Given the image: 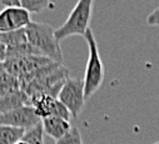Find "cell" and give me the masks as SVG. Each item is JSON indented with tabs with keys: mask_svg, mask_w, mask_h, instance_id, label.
Segmentation results:
<instances>
[{
	"mask_svg": "<svg viewBox=\"0 0 159 144\" xmlns=\"http://www.w3.org/2000/svg\"><path fill=\"white\" fill-rule=\"evenodd\" d=\"M84 39L88 44L89 49V58L87 61L85 74H84V94L85 99L92 98L102 87L104 80V66L103 61L100 59L98 43L95 40V37L89 28L84 35Z\"/></svg>",
	"mask_w": 159,
	"mask_h": 144,
	"instance_id": "2",
	"label": "cell"
},
{
	"mask_svg": "<svg viewBox=\"0 0 159 144\" xmlns=\"http://www.w3.org/2000/svg\"><path fill=\"white\" fill-rule=\"evenodd\" d=\"M24 133V129L0 124V144H16L21 140Z\"/></svg>",
	"mask_w": 159,
	"mask_h": 144,
	"instance_id": "12",
	"label": "cell"
},
{
	"mask_svg": "<svg viewBox=\"0 0 159 144\" xmlns=\"http://www.w3.org/2000/svg\"><path fill=\"white\" fill-rule=\"evenodd\" d=\"M7 71V69H5V64H4V61H0V77H2L4 73Z\"/></svg>",
	"mask_w": 159,
	"mask_h": 144,
	"instance_id": "22",
	"label": "cell"
},
{
	"mask_svg": "<svg viewBox=\"0 0 159 144\" xmlns=\"http://www.w3.org/2000/svg\"><path fill=\"white\" fill-rule=\"evenodd\" d=\"M58 100L66 106L71 117L76 118L82 113L87 100L84 94V80L68 78L58 95Z\"/></svg>",
	"mask_w": 159,
	"mask_h": 144,
	"instance_id": "4",
	"label": "cell"
},
{
	"mask_svg": "<svg viewBox=\"0 0 159 144\" xmlns=\"http://www.w3.org/2000/svg\"><path fill=\"white\" fill-rule=\"evenodd\" d=\"M39 123H42V119L36 115L31 105H25L8 113L0 114V124L20 128L24 130H28Z\"/></svg>",
	"mask_w": 159,
	"mask_h": 144,
	"instance_id": "6",
	"label": "cell"
},
{
	"mask_svg": "<svg viewBox=\"0 0 159 144\" xmlns=\"http://www.w3.org/2000/svg\"><path fill=\"white\" fill-rule=\"evenodd\" d=\"M93 3L94 0H78L65 23L55 29V37L59 43L73 35L84 37L87 30L89 29Z\"/></svg>",
	"mask_w": 159,
	"mask_h": 144,
	"instance_id": "3",
	"label": "cell"
},
{
	"mask_svg": "<svg viewBox=\"0 0 159 144\" xmlns=\"http://www.w3.org/2000/svg\"><path fill=\"white\" fill-rule=\"evenodd\" d=\"M55 144H83L80 132L76 127H71V129L63 138L58 139Z\"/></svg>",
	"mask_w": 159,
	"mask_h": 144,
	"instance_id": "17",
	"label": "cell"
},
{
	"mask_svg": "<svg viewBox=\"0 0 159 144\" xmlns=\"http://www.w3.org/2000/svg\"><path fill=\"white\" fill-rule=\"evenodd\" d=\"M50 63H53V60L43 55H30V56H24L19 59H8L4 61L7 71L11 75L16 77L18 79L33 73V71L40 69L45 65H49Z\"/></svg>",
	"mask_w": 159,
	"mask_h": 144,
	"instance_id": "5",
	"label": "cell"
},
{
	"mask_svg": "<svg viewBox=\"0 0 159 144\" xmlns=\"http://www.w3.org/2000/svg\"><path fill=\"white\" fill-rule=\"evenodd\" d=\"M42 124L44 128V133H47L50 138L55 139V142L60 138H63L70 129V122L58 118V117H48L42 119Z\"/></svg>",
	"mask_w": 159,
	"mask_h": 144,
	"instance_id": "8",
	"label": "cell"
},
{
	"mask_svg": "<svg viewBox=\"0 0 159 144\" xmlns=\"http://www.w3.org/2000/svg\"><path fill=\"white\" fill-rule=\"evenodd\" d=\"M147 24L149 26H159V8L154 9L147 16Z\"/></svg>",
	"mask_w": 159,
	"mask_h": 144,
	"instance_id": "19",
	"label": "cell"
},
{
	"mask_svg": "<svg viewBox=\"0 0 159 144\" xmlns=\"http://www.w3.org/2000/svg\"><path fill=\"white\" fill-rule=\"evenodd\" d=\"M25 105H30L29 104V97L23 90H19L16 93H13V94L0 98V114L8 113L10 110L18 109V108H21Z\"/></svg>",
	"mask_w": 159,
	"mask_h": 144,
	"instance_id": "10",
	"label": "cell"
},
{
	"mask_svg": "<svg viewBox=\"0 0 159 144\" xmlns=\"http://www.w3.org/2000/svg\"><path fill=\"white\" fill-rule=\"evenodd\" d=\"M26 38L28 42L40 52L42 55L52 59L55 63L63 61L60 43L55 37V29L45 23H36L31 21L26 28Z\"/></svg>",
	"mask_w": 159,
	"mask_h": 144,
	"instance_id": "1",
	"label": "cell"
},
{
	"mask_svg": "<svg viewBox=\"0 0 159 144\" xmlns=\"http://www.w3.org/2000/svg\"><path fill=\"white\" fill-rule=\"evenodd\" d=\"M3 5L7 7H19V0H0Z\"/></svg>",
	"mask_w": 159,
	"mask_h": 144,
	"instance_id": "20",
	"label": "cell"
},
{
	"mask_svg": "<svg viewBox=\"0 0 159 144\" xmlns=\"http://www.w3.org/2000/svg\"><path fill=\"white\" fill-rule=\"evenodd\" d=\"M58 99L47 95V94H39V95H33L29 98V104L34 108V110L36 113V115L44 119L48 117H52L54 108H55V103Z\"/></svg>",
	"mask_w": 159,
	"mask_h": 144,
	"instance_id": "9",
	"label": "cell"
},
{
	"mask_svg": "<svg viewBox=\"0 0 159 144\" xmlns=\"http://www.w3.org/2000/svg\"><path fill=\"white\" fill-rule=\"evenodd\" d=\"M7 59V47L0 43V61H5Z\"/></svg>",
	"mask_w": 159,
	"mask_h": 144,
	"instance_id": "21",
	"label": "cell"
},
{
	"mask_svg": "<svg viewBox=\"0 0 159 144\" xmlns=\"http://www.w3.org/2000/svg\"><path fill=\"white\" fill-rule=\"evenodd\" d=\"M26 42H28V38H26L25 28L14 30V31H9V33H0V43L4 44L7 48L14 47L18 44H23Z\"/></svg>",
	"mask_w": 159,
	"mask_h": 144,
	"instance_id": "14",
	"label": "cell"
},
{
	"mask_svg": "<svg viewBox=\"0 0 159 144\" xmlns=\"http://www.w3.org/2000/svg\"><path fill=\"white\" fill-rule=\"evenodd\" d=\"M52 117H58V118H61V119H65V120H69L70 122V112L66 109V106L60 103L59 100H57L55 103V108H54V112L52 114Z\"/></svg>",
	"mask_w": 159,
	"mask_h": 144,
	"instance_id": "18",
	"label": "cell"
},
{
	"mask_svg": "<svg viewBox=\"0 0 159 144\" xmlns=\"http://www.w3.org/2000/svg\"><path fill=\"white\" fill-rule=\"evenodd\" d=\"M30 23V14L20 7H7L0 11V33L24 29Z\"/></svg>",
	"mask_w": 159,
	"mask_h": 144,
	"instance_id": "7",
	"label": "cell"
},
{
	"mask_svg": "<svg viewBox=\"0 0 159 144\" xmlns=\"http://www.w3.org/2000/svg\"><path fill=\"white\" fill-rule=\"evenodd\" d=\"M153 144H159V142H157V143H153Z\"/></svg>",
	"mask_w": 159,
	"mask_h": 144,
	"instance_id": "24",
	"label": "cell"
},
{
	"mask_svg": "<svg viewBox=\"0 0 159 144\" xmlns=\"http://www.w3.org/2000/svg\"><path fill=\"white\" fill-rule=\"evenodd\" d=\"M50 5V0H19V7L30 13H42Z\"/></svg>",
	"mask_w": 159,
	"mask_h": 144,
	"instance_id": "16",
	"label": "cell"
},
{
	"mask_svg": "<svg viewBox=\"0 0 159 144\" xmlns=\"http://www.w3.org/2000/svg\"><path fill=\"white\" fill-rule=\"evenodd\" d=\"M30 55H42V54L39 50H36L29 42H26V43H23V44H18V45L7 48V59L5 60H8V59H19V58L30 56Z\"/></svg>",
	"mask_w": 159,
	"mask_h": 144,
	"instance_id": "11",
	"label": "cell"
},
{
	"mask_svg": "<svg viewBox=\"0 0 159 144\" xmlns=\"http://www.w3.org/2000/svg\"><path fill=\"white\" fill-rule=\"evenodd\" d=\"M16 144H26V143H25V142H23V140H20V142H18Z\"/></svg>",
	"mask_w": 159,
	"mask_h": 144,
	"instance_id": "23",
	"label": "cell"
},
{
	"mask_svg": "<svg viewBox=\"0 0 159 144\" xmlns=\"http://www.w3.org/2000/svg\"><path fill=\"white\" fill-rule=\"evenodd\" d=\"M19 90H21L20 80L16 77L8 73V71H5V73L0 77V98L16 93Z\"/></svg>",
	"mask_w": 159,
	"mask_h": 144,
	"instance_id": "13",
	"label": "cell"
},
{
	"mask_svg": "<svg viewBox=\"0 0 159 144\" xmlns=\"http://www.w3.org/2000/svg\"><path fill=\"white\" fill-rule=\"evenodd\" d=\"M21 140L25 142L26 144H44V128H43V124L39 123L35 127L25 130Z\"/></svg>",
	"mask_w": 159,
	"mask_h": 144,
	"instance_id": "15",
	"label": "cell"
}]
</instances>
